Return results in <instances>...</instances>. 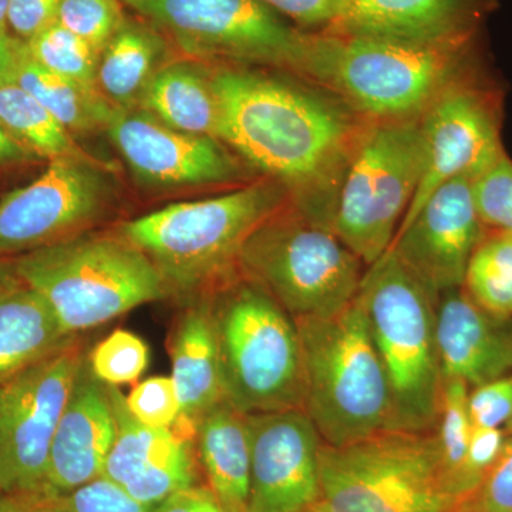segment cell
I'll return each mask as SVG.
<instances>
[{"label": "cell", "instance_id": "obj_15", "mask_svg": "<svg viewBox=\"0 0 512 512\" xmlns=\"http://www.w3.org/2000/svg\"><path fill=\"white\" fill-rule=\"evenodd\" d=\"M106 131L131 173L148 187L225 184L244 175L220 140L175 130L141 107L117 109Z\"/></svg>", "mask_w": 512, "mask_h": 512}, {"label": "cell", "instance_id": "obj_11", "mask_svg": "<svg viewBox=\"0 0 512 512\" xmlns=\"http://www.w3.org/2000/svg\"><path fill=\"white\" fill-rule=\"evenodd\" d=\"M185 55L264 64L305 76L315 35L261 0H121Z\"/></svg>", "mask_w": 512, "mask_h": 512}, {"label": "cell", "instance_id": "obj_33", "mask_svg": "<svg viewBox=\"0 0 512 512\" xmlns=\"http://www.w3.org/2000/svg\"><path fill=\"white\" fill-rule=\"evenodd\" d=\"M150 359L148 346L136 333L116 330L87 352L90 372L106 386L137 382Z\"/></svg>", "mask_w": 512, "mask_h": 512}, {"label": "cell", "instance_id": "obj_29", "mask_svg": "<svg viewBox=\"0 0 512 512\" xmlns=\"http://www.w3.org/2000/svg\"><path fill=\"white\" fill-rule=\"evenodd\" d=\"M463 288L484 311L512 318L511 234L487 231L471 256Z\"/></svg>", "mask_w": 512, "mask_h": 512}, {"label": "cell", "instance_id": "obj_41", "mask_svg": "<svg viewBox=\"0 0 512 512\" xmlns=\"http://www.w3.org/2000/svg\"><path fill=\"white\" fill-rule=\"evenodd\" d=\"M306 32H329L338 23L342 0H261Z\"/></svg>", "mask_w": 512, "mask_h": 512}, {"label": "cell", "instance_id": "obj_7", "mask_svg": "<svg viewBox=\"0 0 512 512\" xmlns=\"http://www.w3.org/2000/svg\"><path fill=\"white\" fill-rule=\"evenodd\" d=\"M357 299L389 377L397 429L433 430L443 392L439 298L389 248L367 266Z\"/></svg>", "mask_w": 512, "mask_h": 512}, {"label": "cell", "instance_id": "obj_31", "mask_svg": "<svg viewBox=\"0 0 512 512\" xmlns=\"http://www.w3.org/2000/svg\"><path fill=\"white\" fill-rule=\"evenodd\" d=\"M197 463L192 437L175 430L174 439L124 488L138 503L153 508L171 494L195 487Z\"/></svg>", "mask_w": 512, "mask_h": 512}, {"label": "cell", "instance_id": "obj_18", "mask_svg": "<svg viewBox=\"0 0 512 512\" xmlns=\"http://www.w3.org/2000/svg\"><path fill=\"white\" fill-rule=\"evenodd\" d=\"M113 437L109 387L93 376L86 357L57 424L42 493L64 495L103 476Z\"/></svg>", "mask_w": 512, "mask_h": 512}, {"label": "cell", "instance_id": "obj_8", "mask_svg": "<svg viewBox=\"0 0 512 512\" xmlns=\"http://www.w3.org/2000/svg\"><path fill=\"white\" fill-rule=\"evenodd\" d=\"M322 512H454L434 429L380 431L319 450Z\"/></svg>", "mask_w": 512, "mask_h": 512}, {"label": "cell", "instance_id": "obj_28", "mask_svg": "<svg viewBox=\"0 0 512 512\" xmlns=\"http://www.w3.org/2000/svg\"><path fill=\"white\" fill-rule=\"evenodd\" d=\"M109 387L114 419V437L103 476L126 485L174 439L175 430L151 429L138 421L128 409L126 396L116 386Z\"/></svg>", "mask_w": 512, "mask_h": 512}, {"label": "cell", "instance_id": "obj_1", "mask_svg": "<svg viewBox=\"0 0 512 512\" xmlns=\"http://www.w3.org/2000/svg\"><path fill=\"white\" fill-rule=\"evenodd\" d=\"M220 140L329 229L343 177L367 124L340 99L245 67L211 72Z\"/></svg>", "mask_w": 512, "mask_h": 512}, {"label": "cell", "instance_id": "obj_24", "mask_svg": "<svg viewBox=\"0 0 512 512\" xmlns=\"http://www.w3.org/2000/svg\"><path fill=\"white\" fill-rule=\"evenodd\" d=\"M137 107L175 130L220 140V104L211 72L192 60L165 63L148 83Z\"/></svg>", "mask_w": 512, "mask_h": 512}, {"label": "cell", "instance_id": "obj_21", "mask_svg": "<svg viewBox=\"0 0 512 512\" xmlns=\"http://www.w3.org/2000/svg\"><path fill=\"white\" fill-rule=\"evenodd\" d=\"M170 335V357L181 417L174 427L191 434L195 423L222 399L220 353L208 292L181 302Z\"/></svg>", "mask_w": 512, "mask_h": 512}, {"label": "cell", "instance_id": "obj_3", "mask_svg": "<svg viewBox=\"0 0 512 512\" xmlns=\"http://www.w3.org/2000/svg\"><path fill=\"white\" fill-rule=\"evenodd\" d=\"M473 39L427 43L320 32L306 77L363 119H417L468 73Z\"/></svg>", "mask_w": 512, "mask_h": 512}, {"label": "cell", "instance_id": "obj_10", "mask_svg": "<svg viewBox=\"0 0 512 512\" xmlns=\"http://www.w3.org/2000/svg\"><path fill=\"white\" fill-rule=\"evenodd\" d=\"M424 167L420 117L372 121L357 144L329 231L367 266L392 247Z\"/></svg>", "mask_w": 512, "mask_h": 512}, {"label": "cell", "instance_id": "obj_32", "mask_svg": "<svg viewBox=\"0 0 512 512\" xmlns=\"http://www.w3.org/2000/svg\"><path fill=\"white\" fill-rule=\"evenodd\" d=\"M26 52L40 66L64 79L97 87L100 53L89 43L55 22L25 43Z\"/></svg>", "mask_w": 512, "mask_h": 512}, {"label": "cell", "instance_id": "obj_6", "mask_svg": "<svg viewBox=\"0 0 512 512\" xmlns=\"http://www.w3.org/2000/svg\"><path fill=\"white\" fill-rule=\"evenodd\" d=\"M225 397L245 414L303 410L296 320L251 279L237 274L208 291Z\"/></svg>", "mask_w": 512, "mask_h": 512}, {"label": "cell", "instance_id": "obj_36", "mask_svg": "<svg viewBox=\"0 0 512 512\" xmlns=\"http://www.w3.org/2000/svg\"><path fill=\"white\" fill-rule=\"evenodd\" d=\"M126 402L133 416L151 429H174L181 417L180 399L171 376L151 377L137 384Z\"/></svg>", "mask_w": 512, "mask_h": 512}, {"label": "cell", "instance_id": "obj_27", "mask_svg": "<svg viewBox=\"0 0 512 512\" xmlns=\"http://www.w3.org/2000/svg\"><path fill=\"white\" fill-rule=\"evenodd\" d=\"M0 126L37 158L83 157L72 134L15 80L0 83Z\"/></svg>", "mask_w": 512, "mask_h": 512}, {"label": "cell", "instance_id": "obj_5", "mask_svg": "<svg viewBox=\"0 0 512 512\" xmlns=\"http://www.w3.org/2000/svg\"><path fill=\"white\" fill-rule=\"evenodd\" d=\"M13 262L20 281L45 299L70 336L170 298L153 262L116 231L84 232Z\"/></svg>", "mask_w": 512, "mask_h": 512}, {"label": "cell", "instance_id": "obj_13", "mask_svg": "<svg viewBox=\"0 0 512 512\" xmlns=\"http://www.w3.org/2000/svg\"><path fill=\"white\" fill-rule=\"evenodd\" d=\"M110 201L106 175L87 158L49 161L33 183L0 200V258L89 232L106 215Z\"/></svg>", "mask_w": 512, "mask_h": 512}, {"label": "cell", "instance_id": "obj_38", "mask_svg": "<svg viewBox=\"0 0 512 512\" xmlns=\"http://www.w3.org/2000/svg\"><path fill=\"white\" fill-rule=\"evenodd\" d=\"M507 439L508 434L504 429L473 427L461 474L460 494L464 504H470L473 500L488 471L500 457Z\"/></svg>", "mask_w": 512, "mask_h": 512}, {"label": "cell", "instance_id": "obj_53", "mask_svg": "<svg viewBox=\"0 0 512 512\" xmlns=\"http://www.w3.org/2000/svg\"><path fill=\"white\" fill-rule=\"evenodd\" d=\"M319 510H320V508H319ZM320 512H322V511H320Z\"/></svg>", "mask_w": 512, "mask_h": 512}, {"label": "cell", "instance_id": "obj_52", "mask_svg": "<svg viewBox=\"0 0 512 512\" xmlns=\"http://www.w3.org/2000/svg\"><path fill=\"white\" fill-rule=\"evenodd\" d=\"M311 512H320L319 505H318V507L315 508V510H312Z\"/></svg>", "mask_w": 512, "mask_h": 512}, {"label": "cell", "instance_id": "obj_4", "mask_svg": "<svg viewBox=\"0 0 512 512\" xmlns=\"http://www.w3.org/2000/svg\"><path fill=\"white\" fill-rule=\"evenodd\" d=\"M301 339L303 412L326 446L397 429L389 377L359 299L328 318L295 319Z\"/></svg>", "mask_w": 512, "mask_h": 512}, {"label": "cell", "instance_id": "obj_42", "mask_svg": "<svg viewBox=\"0 0 512 512\" xmlns=\"http://www.w3.org/2000/svg\"><path fill=\"white\" fill-rule=\"evenodd\" d=\"M60 3L62 0H9V35L25 45L56 22Z\"/></svg>", "mask_w": 512, "mask_h": 512}, {"label": "cell", "instance_id": "obj_9", "mask_svg": "<svg viewBox=\"0 0 512 512\" xmlns=\"http://www.w3.org/2000/svg\"><path fill=\"white\" fill-rule=\"evenodd\" d=\"M366 265L329 229L289 202L249 235L239 274L262 286L293 319L328 318L355 301Z\"/></svg>", "mask_w": 512, "mask_h": 512}, {"label": "cell", "instance_id": "obj_45", "mask_svg": "<svg viewBox=\"0 0 512 512\" xmlns=\"http://www.w3.org/2000/svg\"><path fill=\"white\" fill-rule=\"evenodd\" d=\"M37 160L36 156L29 153L25 147L20 146L18 141L6 133L5 128L0 126V170L19 167V165L32 163Z\"/></svg>", "mask_w": 512, "mask_h": 512}, {"label": "cell", "instance_id": "obj_22", "mask_svg": "<svg viewBox=\"0 0 512 512\" xmlns=\"http://www.w3.org/2000/svg\"><path fill=\"white\" fill-rule=\"evenodd\" d=\"M207 487L225 512H248L251 439L247 414L227 397L202 414L192 431Z\"/></svg>", "mask_w": 512, "mask_h": 512}, {"label": "cell", "instance_id": "obj_20", "mask_svg": "<svg viewBox=\"0 0 512 512\" xmlns=\"http://www.w3.org/2000/svg\"><path fill=\"white\" fill-rule=\"evenodd\" d=\"M490 0H342L332 33L410 42L473 39Z\"/></svg>", "mask_w": 512, "mask_h": 512}, {"label": "cell", "instance_id": "obj_49", "mask_svg": "<svg viewBox=\"0 0 512 512\" xmlns=\"http://www.w3.org/2000/svg\"><path fill=\"white\" fill-rule=\"evenodd\" d=\"M204 512H225V511L222 510L221 505L218 504V501L215 500L214 494H212L210 501H208L207 505H205Z\"/></svg>", "mask_w": 512, "mask_h": 512}, {"label": "cell", "instance_id": "obj_14", "mask_svg": "<svg viewBox=\"0 0 512 512\" xmlns=\"http://www.w3.org/2000/svg\"><path fill=\"white\" fill-rule=\"evenodd\" d=\"M466 76L448 86L420 116L423 174L400 227L440 185L457 177L476 178L504 153L497 99Z\"/></svg>", "mask_w": 512, "mask_h": 512}, {"label": "cell", "instance_id": "obj_16", "mask_svg": "<svg viewBox=\"0 0 512 512\" xmlns=\"http://www.w3.org/2000/svg\"><path fill=\"white\" fill-rule=\"evenodd\" d=\"M248 512H311L320 504L318 431L302 409L247 414Z\"/></svg>", "mask_w": 512, "mask_h": 512}, {"label": "cell", "instance_id": "obj_26", "mask_svg": "<svg viewBox=\"0 0 512 512\" xmlns=\"http://www.w3.org/2000/svg\"><path fill=\"white\" fill-rule=\"evenodd\" d=\"M13 80L33 97L70 134H89L106 130L116 107L97 87L64 79L37 64L22 46Z\"/></svg>", "mask_w": 512, "mask_h": 512}, {"label": "cell", "instance_id": "obj_48", "mask_svg": "<svg viewBox=\"0 0 512 512\" xmlns=\"http://www.w3.org/2000/svg\"><path fill=\"white\" fill-rule=\"evenodd\" d=\"M8 5L9 0H0V35H9L8 29Z\"/></svg>", "mask_w": 512, "mask_h": 512}, {"label": "cell", "instance_id": "obj_17", "mask_svg": "<svg viewBox=\"0 0 512 512\" xmlns=\"http://www.w3.org/2000/svg\"><path fill=\"white\" fill-rule=\"evenodd\" d=\"M487 234L473 195V178L440 185L419 212L397 231L392 248L439 298L461 288L471 256Z\"/></svg>", "mask_w": 512, "mask_h": 512}, {"label": "cell", "instance_id": "obj_35", "mask_svg": "<svg viewBox=\"0 0 512 512\" xmlns=\"http://www.w3.org/2000/svg\"><path fill=\"white\" fill-rule=\"evenodd\" d=\"M473 195L485 229L512 235V161L505 151L473 178Z\"/></svg>", "mask_w": 512, "mask_h": 512}, {"label": "cell", "instance_id": "obj_19", "mask_svg": "<svg viewBox=\"0 0 512 512\" xmlns=\"http://www.w3.org/2000/svg\"><path fill=\"white\" fill-rule=\"evenodd\" d=\"M436 336L441 376L470 389L512 375V318L484 311L461 288L440 293Z\"/></svg>", "mask_w": 512, "mask_h": 512}, {"label": "cell", "instance_id": "obj_51", "mask_svg": "<svg viewBox=\"0 0 512 512\" xmlns=\"http://www.w3.org/2000/svg\"><path fill=\"white\" fill-rule=\"evenodd\" d=\"M505 433L508 434V436H512V420L510 423L507 424V426L504 427Z\"/></svg>", "mask_w": 512, "mask_h": 512}, {"label": "cell", "instance_id": "obj_30", "mask_svg": "<svg viewBox=\"0 0 512 512\" xmlns=\"http://www.w3.org/2000/svg\"><path fill=\"white\" fill-rule=\"evenodd\" d=\"M468 393L470 387L463 380H444L439 416L434 426L444 487L458 507L466 505L460 494L461 474L474 427L468 412Z\"/></svg>", "mask_w": 512, "mask_h": 512}, {"label": "cell", "instance_id": "obj_2", "mask_svg": "<svg viewBox=\"0 0 512 512\" xmlns=\"http://www.w3.org/2000/svg\"><path fill=\"white\" fill-rule=\"evenodd\" d=\"M278 181L178 202L123 222L116 232L143 251L178 302L211 291L238 272L239 252L262 222L289 204Z\"/></svg>", "mask_w": 512, "mask_h": 512}, {"label": "cell", "instance_id": "obj_39", "mask_svg": "<svg viewBox=\"0 0 512 512\" xmlns=\"http://www.w3.org/2000/svg\"><path fill=\"white\" fill-rule=\"evenodd\" d=\"M468 412L474 427L504 429L512 420V375L470 389Z\"/></svg>", "mask_w": 512, "mask_h": 512}, {"label": "cell", "instance_id": "obj_12", "mask_svg": "<svg viewBox=\"0 0 512 512\" xmlns=\"http://www.w3.org/2000/svg\"><path fill=\"white\" fill-rule=\"evenodd\" d=\"M86 357L77 338L0 384V490H43L57 424Z\"/></svg>", "mask_w": 512, "mask_h": 512}, {"label": "cell", "instance_id": "obj_25", "mask_svg": "<svg viewBox=\"0 0 512 512\" xmlns=\"http://www.w3.org/2000/svg\"><path fill=\"white\" fill-rule=\"evenodd\" d=\"M168 40L146 20L127 18L101 50L96 86L116 109L140 104L154 74L164 66Z\"/></svg>", "mask_w": 512, "mask_h": 512}, {"label": "cell", "instance_id": "obj_44", "mask_svg": "<svg viewBox=\"0 0 512 512\" xmlns=\"http://www.w3.org/2000/svg\"><path fill=\"white\" fill-rule=\"evenodd\" d=\"M211 497L210 488L195 485L171 494L170 497L150 508L148 512H204L205 505Z\"/></svg>", "mask_w": 512, "mask_h": 512}, {"label": "cell", "instance_id": "obj_34", "mask_svg": "<svg viewBox=\"0 0 512 512\" xmlns=\"http://www.w3.org/2000/svg\"><path fill=\"white\" fill-rule=\"evenodd\" d=\"M124 8L121 0H62L56 22L101 53L126 22Z\"/></svg>", "mask_w": 512, "mask_h": 512}, {"label": "cell", "instance_id": "obj_46", "mask_svg": "<svg viewBox=\"0 0 512 512\" xmlns=\"http://www.w3.org/2000/svg\"><path fill=\"white\" fill-rule=\"evenodd\" d=\"M22 46L12 36L0 35V83L13 80Z\"/></svg>", "mask_w": 512, "mask_h": 512}, {"label": "cell", "instance_id": "obj_43", "mask_svg": "<svg viewBox=\"0 0 512 512\" xmlns=\"http://www.w3.org/2000/svg\"><path fill=\"white\" fill-rule=\"evenodd\" d=\"M0 512H64L57 495L6 493L0 490Z\"/></svg>", "mask_w": 512, "mask_h": 512}, {"label": "cell", "instance_id": "obj_37", "mask_svg": "<svg viewBox=\"0 0 512 512\" xmlns=\"http://www.w3.org/2000/svg\"><path fill=\"white\" fill-rule=\"evenodd\" d=\"M64 512H148L150 508L138 503L127 493L123 485L114 483L104 476L94 478L90 483L57 495Z\"/></svg>", "mask_w": 512, "mask_h": 512}, {"label": "cell", "instance_id": "obj_50", "mask_svg": "<svg viewBox=\"0 0 512 512\" xmlns=\"http://www.w3.org/2000/svg\"><path fill=\"white\" fill-rule=\"evenodd\" d=\"M454 512H476L474 511V508L471 507L470 504L464 505V507L458 508L457 511Z\"/></svg>", "mask_w": 512, "mask_h": 512}, {"label": "cell", "instance_id": "obj_47", "mask_svg": "<svg viewBox=\"0 0 512 512\" xmlns=\"http://www.w3.org/2000/svg\"><path fill=\"white\" fill-rule=\"evenodd\" d=\"M13 258H0V292L18 281Z\"/></svg>", "mask_w": 512, "mask_h": 512}, {"label": "cell", "instance_id": "obj_23", "mask_svg": "<svg viewBox=\"0 0 512 512\" xmlns=\"http://www.w3.org/2000/svg\"><path fill=\"white\" fill-rule=\"evenodd\" d=\"M77 338L64 332L45 299L20 279L0 292V384Z\"/></svg>", "mask_w": 512, "mask_h": 512}, {"label": "cell", "instance_id": "obj_40", "mask_svg": "<svg viewBox=\"0 0 512 512\" xmlns=\"http://www.w3.org/2000/svg\"><path fill=\"white\" fill-rule=\"evenodd\" d=\"M476 512H512V436L470 503Z\"/></svg>", "mask_w": 512, "mask_h": 512}]
</instances>
